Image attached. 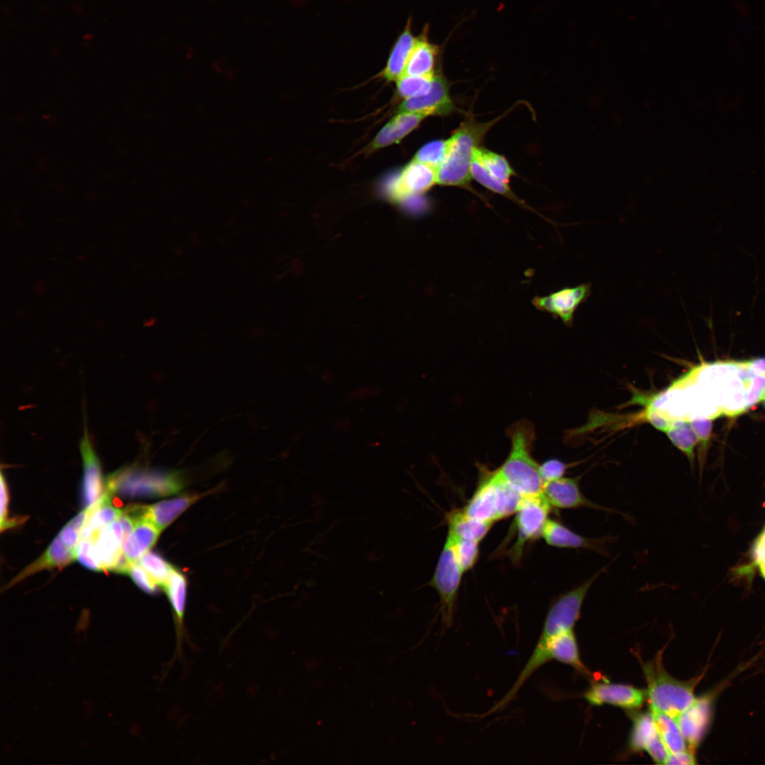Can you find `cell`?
Returning a JSON list of instances; mask_svg holds the SVG:
<instances>
[{
	"instance_id": "27",
	"label": "cell",
	"mask_w": 765,
	"mask_h": 765,
	"mask_svg": "<svg viewBox=\"0 0 765 765\" xmlns=\"http://www.w3.org/2000/svg\"><path fill=\"white\" fill-rule=\"evenodd\" d=\"M492 475L495 487L498 519L500 520L516 514L525 496L505 481L497 470L492 471Z\"/></svg>"
},
{
	"instance_id": "18",
	"label": "cell",
	"mask_w": 765,
	"mask_h": 765,
	"mask_svg": "<svg viewBox=\"0 0 765 765\" xmlns=\"http://www.w3.org/2000/svg\"><path fill=\"white\" fill-rule=\"evenodd\" d=\"M427 116L419 113H397L378 132L375 138L366 148L367 153L399 142L402 138L418 127Z\"/></svg>"
},
{
	"instance_id": "43",
	"label": "cell",
	"mask_w": 765,
	"mask_h": 765,
	"mask_svg": "<svg viewBox=\"0 0 765 765\" xmlns=\"http://www.w3.org/2000/svg\"><path fill=\"white\" fill-rule=\"evenodd\" d=\"M696 764V757L691 749L670 752L665 761V764L691 765Z\"/></svg>"
},
{
	"instance_id": "5",
	"label": "cell",
	"mask_w": 765,
	"mask_h": 765,
	"mask_svg": "<svg viewBox=\"0 0 765 765\" xmlns=\"http://www.w3.org/2000/svg\"><path fill=\"white\" fill-rule=\"evenodd\" d=\"M463 572L455 556L453 536L448 532L434 573L429 582V585L439 596L442 621L446 627L453 624L455 604Z\"/></svg>"
},
{
	"instance_id": "3",
	"label": "cell",
	"mask_w": 765,
	"mask_h": 765,
	"mask_svg": "<svg viewBox=\"0 0 765 765\" xmlns=\"http://www.w3.org/2000/svg\"><path fill=\"white\" fill-rule=\"evenodd\" d=\"M497 120L478 123L468 119L448 139L446 156L436 169L437 183L465 186L471 178L473 149Z\"/></svg>"
},
{
	"instance_id": "29",
	"label": "cell",
	"mask_w": 765,
	"mask_h": 765,
	"mask_svg": "<svg viewBox=\"0 0 765 765\" xmlns=\"http://www.w3.org/2000/svg\"><path fill=\"white\" fill-rule=\"evenodd\" d=\"M665 433L673 445L681 450L693 464L695 455L694 449L698 444V439L689 421H673Z\"/></svg>"
},
{
	"instance_id": "19",
	"label": "cell",
	"mask_w": 765,
	"mask_h": 765,
	"mask_svg": "<svg viewBox=\"0 0 765 765\" xmlns=\"http://www.w3.org/2000/svg\"><path fill=\"white\" fill-rule=\"evenodd\" d=\"M412 18L409 17L403 30L394 42L385 68L379 76L387 81H397L404 74L409 55L416 41L412 31Z\"/></svg>"
},
{
	"instance_id": "28",
	"label": "cell",
	"mask_w": 765,
	"mask_h": 765,
	"mask_svg": "<svg viewBox=\"0 0 765 765\" xmlns=\"http://www.w3.org/2000/svg\"><path fill=\"white\" fill-rule=\"evenodd\" d=\"M656 727L669 752L686 749L687 744L674 718L650 709Z\"/></svg>"
},
{
	"instance_id": "30",
	"label": "cell",
	"mask_w": 765,
	"mask_h": 765,
	"mask_svg": "<svg viewBox=\"0 0 765 765\" xmlns=\"http://www.w3.org/2000/svg\"><path fill=\"white\" fill-rule=\"evenodd\" d=\"M477 147L473 149L470 168L471 176L489 190L521 203L508 184L502 182L489 172L477 152Z\"/></svg>"
},
{
	"instance_id": "17",
	"label": "cell",
	"mask_w": 765,
	"mask_h": 765,
	"mask_svg": "<svg viewBox=\"0 0 765 765\" xmlns=\"http://www.w3.org/2000/svg\"><path fill=\"white\" fill-rule=\"evenodd\" d=\"M124 533L119 519L96 533V547L101 571L114 572L123 555Z\"/></svg>"
},
{
	"instance_id": "2",
	"label": "cell",
	"mask_w": 765,
	"mask_h": 765,
	"mask_svg": "<svg viewBox=\"0 0 765 765\" xmlns=\"http://www.w3.org/2000/svg\"><path fill=\"white\" fill-rule=\"evenodd\" d=\"M183 486V477L177 471L133 465L109 475L104 482V490L127 499L151 498L175 494Z\"/></svg>"
},
{
	"instance_id": "21",
	"label": "cell",
	"mask_w": 765,
	"mask_h": 765,
	"mask_svg": "<svg viewBox=\"0 0 765 765\" xmlns=\"http://www.w3.org/2000/svg\"><path fill=\"white\" fill-rule=\"evenodd\" d=\"M428 27L416 36V41L409 55L403 76H433L439 47L428 38Z\"/></svg>"
},
{
	"instance_id": "13",
	"label": "cell",
	"mask_w": 765,
	"mask_h": 765,
	"mask_svg": "<svg viewBox=\"0 0 765 765\" xmlns=\"http://www.w3.org/2000/svg\"><path fill=\"white\" fill-rule=\"evenodd\" d=\"M683 737L692 750L703 740L711 720V701L708 696L696 698L675 718Z\"/></svg>"
},
{
	"instance_id": "45",
	"label": "cell",
	"mask_w": 765,
	"mask_h": 765,
	"mask_svg": "<svg viewBox=\"0 0 765 765\" xmlns=\"http://www.w3.org/2000/svg\"><path fill=\"white\" fill-rule=\"evenodd\" d=\"M742 363L752 374L765 375V358L743 361Z\"/></svg>"
},
{
	"instance_id": "6",
	"label": "cell",
	"mask_w": 765,
	"mask_h": 765,
	"mask_svg": "<svg viewBox=\"0 0 765 765\" xmlns=\"http://www.w3.org/2000/svg\"><path fill=\"white\" fill-rule=\"evenodd\" d=\"M551 509L543 493L524 497L516 513L514 525L517 539L510 550V557L516 563L520 561L526 544L541 537Z\"/></svg>"
},
{
	"instance_id": "7",
	"label": "cell",
	"mask_w": 765,
	"mask_h": 765,
	"mask_svg": "<svg viewBox=\"0 0 765 765\" xmlns=\"http://www.w3.org/2000/svg\"><path fill=\"white\" fill-rule=\"evenodd\" d=\"M591 292V284L584 283L562 288L546 296L536 297L532 302L538 310L560 319L565 325L571 327L577 310L587 301Z\"/></svg>"
},
{
	"instance_id": "38",
	"label": "cell",
	"mask_w": 765,
	"mask_h": 765,
	"mask_svg": "<svg viewBox=\"0 0 765 765\" xmlns=\"http://www.w3.org/2000/svg\"><path fill=\"white\" fill-rule=\"evenodd\" d=\"M128 574L134 582L146 593L150 594L157 593L159 586L138 562L130 566Z\"/></svg>"
},
{
	"instance_id": "4",
	"label": "cell",
	"mask_w": 765,
	"mask_h": 765,
	"mask_svg": "<svg viewBox=\"0 0 765 765\" xmlns=\"http://www.w3.org/2000/svg\"><path fill=\"white\" fill-rule=\"evenodd\" d=\"M643 670L647 684L646 698L650 709L675 718L696 700L693 681H683L674 679L665 671L657 659L646 663Z\"/></svg>"
},
{
	"instance_id": "40",
	"label": "cell",
	"mask_w": 765,
	"mask_h": 765,
	"mask_svg": "<svg viewBox=\"0 0 765 765\" xmlns=\"http://www.w3.org/2000/svg\"><path fill=\"white\" fill-rule=\"evenodd\" d=\"M765 394V375H753L747 388V402L748 408L763 400Z\"/></svg>"
},
{
	"instance_id": "20",
	"label": "cell",
	"mask_w": 765,
	"mask_h": 765,
	"mask_svg": "<svg viewBox=\"0 0 765 765\" xmlns=\"http://www.w3.org/2000/svg\"><path fill=\"white\" fill-rule=\"evenodd\" d=\"M160 531L145 516L139 520L131 533L124 540L123 557L132 565L146 553L157 542Z\"/></svg>"
},
{
	"instance_id": "26",
	"label": "cell",
	"mask_w": 765,
	"mask_h": 765,
	"mask_svg": "<svg viewBox=\"0 0 765 765\" xmlns=\"http://www.w3.org/2000/svg\"><path fill=\"white\" fill-rule=\"evenodd\" d=\"M112 496L109 492L103 491L98 499L97 509L88 518L81 530V538L96 533L103 527L121 516L123 510L112 504Z\"/></svg>"
},
{
	"instance_id": "10",
	"label": "cell",
	"mask_w": 765,
	"mask_h": 765,
	"mask_svg": "<svg viewBox=\"0 0 765 765\" xmlns=\"http://www.w3.org/2000/svg\"><path fill=\"white\" fill-rule=\"evenodd\" d=\"M646 692L630 685L599 681L593 684L584 694L591 704H610L622 708L634 709L642 706Z\"/></svg>"
},
{
	"instance_id": "12",
	"label": "cell",
	"mask_w": 765,
	"mask_h": 765,
	"mask_svg": "<svg viewBox=\"0 0 765 765\" xmlns=\"http://www.w3.org/2000/svg\"><path fill=\"white\" fill-rule=\"evenodd\" d=\"M542 493L552 507L559 509L589 508L616 512L589 500L582 493L578 477H562L543 484Z\"/></svg>"
},
{
	"instance_id": "11",
	"label": "cell",
	"mask_w": 765,
	"mask_h": 765,
	"mask_svg": "<svg viewBox=\"0 0 765 765\" xmlns=\"http://www.w3.org/2000/svg\"><path fill=\"white\" fill-rule=\"evenodd\" d=\"M630 747L634 751H645L656 764H665L669 751L656 727L650 711L633 718Z\"/></svg>"
},
{
	"instance_id": "15",
	"label": "cell",
	"mask_w": 765,
	"mask_h": 765,
	"mask_svg": "<svg viewBox=\"0 0 765 765\" xmlns=\"http://www.w3.org/2000/svg\"><path fill=\"white\" fill-rule=\"evenodd\" d=\"M80 451L83 461L81 502L84 508L94 504L102 496L103 482L100 462L86 434L81 441Z\"/></svg>"
},
{
	"instance_id": "35",
	"label": "cell",
	"mask_w": 765,
	"mask_h": 765,
	"mask_svg": "<svg viewBox=\"0 0 765 765\" xmlns=\"http://www.w3.org/2000/svg\"><path fill=\"white\" fill-rule=\"evenodd\" d=\"M448 149V140L430 142L421 147L412 160L437 169L443 162Z\"/></svg>"
},
{
	"instance_id": "33",
	"label": "cell",
	"mask_w": 765,
	"mask_h": 765,
	"mask_svg": "<svg viewBox=\"0 0 765 765\" xmlns=\"http://www.w3.org/2000/svg\"><path fill=\"white\" fill-rule=\"evenodd\" d=\"M448 533L453 536L454 551L463 571L465 572L470 570L475 565L479 556V542L457 537L450 531Z\"/></svg>"
},
{
	"instance_id": "22",
	"label": "cell",
	"mask_w": 765,
	"mask_h": 765,
	"mask_svg": "<svg viewBox=\"0 0 765 765\" xmlns=\"http://www.w3.org/2000/svg\"><path fill=\"white\" fill-rule=\"evenodd\" d=\"M76 558V550L71 548L57 535L45 552L14 578L10 585L45 569L62 568Z\"/></svg>"
},
{
	"instance_id": "31",
	"label": "cell",
	"mask_w": 765,
	"mask_h": 765,
	"mask_svg": "<svg viewBox=\"0 0 765 765\" xmlns=\"http://www.w3.org/2000/svg\"><path fill=\"white\" fill-rule=\"evenodd\" d=\"M137 562L157 584L162 587L164 586L174 570L161 555L154 552H146Z\"/></svg>"
},
{
	"instance_id": "44",
	"label": "cell",
	"mask_w": 765,
	"mask_h": 765,
	"mask_svg": "<svg viewBox=\"0 0 765 765\" xmlns=\"http://www.w3.org/2000/svg\"><path fill=\"white\" fill-rule=\"evenodd\" d=\"M647 420L653 426L655 429L665 432L670 426L672 421H669L664 416H662L655 411L647 409Z\"/></svg>"
},
{
	"instance_id": "16",
	"label": "cell",
	"mask_w": 765,
	"mask_h": 765,
	"mask_svg": "<svg viewBox=\"0 0 765 765\" xmlns=\"http://www.w3.org/2000/svg\"><path fill=\"white\" fill-rule=\"evenodd\" d=\"M482 470L481 479L475 492L462 509L469 517L494 523L499 519L492 471Z\"/></svg>"
},
{
	"instance_id": "41",
	"label": "cell",
	"mask_w": 765,
	"mask_h": 765,
	"mask_svg": "<svg viewBox=\"0 0 765 765\" xmlns=\"http://www.w3.org/2000/svg\"><path fill=\"white\" fill-rule=\"evenodd\" d=\"M1 492L0 528L1 531H3L4 530H6L8 528L16 526L18 522H21L22 520H18V518L13 520L8 517L9 496L7 484L2 473L1 474Z\"/></svg>"
},
{
	"instance_id": "23",
	"label": "cell",
	"mask_w": 765,
	"mask_h": 765,
	"mask_svg": "<svg viewBox=\"0 0 765 765\" xmlns=\"http://www.w3.org/2000/svg\"><path fill=\"white\" fill-rule=\"evenodd\" d=\"M197 499L196 496H183L147 506V516L162 531Z\"/></svg>"
},
{
	"instance_id": "47",
	"label": "cell",
	"mask_w": 765,
	"mask_h": 765,
	"mask_svg": "<svg viewBox=\"0 0 765 765\" xmlns=\"http://www.w3.org/2000/svg\"><path fill=\"white\" fill-rule=\"evenodd\" d=\"M764 399H765V394H764V399H763V400H764Z\"/></svg>"
},
{
	"instance_id": "8",
	"label": "cell",
	"mask_w": 765,
	"mask_h": 765,
	"mask_svg": "<svg viewBox=\"0 0 765 765\" xmlns=\"http://www.w3.org/2000/svg\"><path fill=\"white\" fill-rule=\"evenodd\" d=\"M437 183L436 169L412 160L387 184L389 196L402 200L428 191Z\"/></svg>"
},
{
	"instance_id": "34",
	"label": "cell",
	"mask_w": 765,
	"mask_h": 765,
	"mask_svg": "<svg viewBox=\"0 0 765 765\" xmlns=\"http://www.w3.org/2000/svg\"><path fill=\"white\" fill-rule=\"evenodd\" d=\"M435 74L433 76H402L396 81L397 91L404 99L424 94L430 89Z\"/></svg>"
},
{
	"instance_id": "36",
	"label": "cell",
	"mask_w": 765,
	"mask_h": 765,
	"mask_svg": "<svg viewBox=\"0 0 765 765\" xmlns=\"http://www.w3.org/2000/svg\"><path fill=\"white\" fill-rule=\"evenodd\" d=\"M76 559L89 570L101 571L96 547V533L80 539L76 550Z\"/></svg>"
},
{
	"instance_id": "1",
	"label": "cell",
	"mask_w": 765,
	"mask_h": 765,
	"mask_svg": "<svg viewBox=\"0 0 765 765\" xmlns=\"http://www.w3.org/2000/svg\"><path fill=\"white\" fill-rule=\"evenodd\" d=\"M511 449L504 463L497 470L500 476L524 496L542 494L543 482L539 464L532 455L535 439L533 424L521 419L508 430Z\"/></svg>"
},
{
	"instance_id": "14",
	"label": "cell",
	"mask_w": 765,
	"mask_h": 765,
	"mask_svg": "<svg viewBox=\"0 0 765 765\" xmlns=\"http://www.w3.org/2000/svg\"><path fill=\"white\" fill-rule=\"evenodd\" d=\"M541 537L545 543L560 548L589 549L607 555V543L612 537L591 538L581 536L570 530L560 522L548 518L543 528Z\"/></svg>"
},
{
	"instance_id": "32",
	"label": "cell",
	"mask_w": 765,
	"mask_h": 765,
	"mask_svg": "<svg viewBox=\"0 0 765 765\" xmlns=\"http://www.w3.org/2000/svg\"><path fill=\"white\" fill-rule=\"evenodd\" d=\"M477 152L487 169L495 178L508 184L515 173L506 159L484 148L477 147Z\"/></svg>"
},
{
	"instance_id": "25",
	"label": "cell",
	"mask_w": 765,
	"mask_h": 765,
	"mask_svg": "<svg viewBox=\"0 0 765 765\" xmlns=\"http://www.w3.org/2000/svg\"><path fill=\"white\" fill-rule=\"evenodd\" d=\"M164 588L174 613L177 640L179 641L182 638L183 630L187 593L186 578L181 572L174 569Z\"/></svg>"
},
{
	"instance_id": "39",
	"label": "cell",
	"mask_w": 765,
	"mask_h": 765,
	"mask_svg": "<svg viewBox=\"0 0 765 765\" xmlns=\"http://www.w3.org/2000/svg\"><path fill=\"white\" fill-rule=\"evenodd\" d=\"M568 465L557 459H550L539 465L543 484L563 477Z\"/></svg>"
},
{
	"instance_id": "24",
	"label": "cell",
	"mask_w": 765,
	"mask_h": 765,
	"mask_svg": "<svg viewBox=\"0 0 765 765\" xmlns=\"http://www.w3.org/2000/svg\"><path fill=\"white\" fill-rule=\"evenodd\" d=\"M448 531L457 537L482 540L493 523L475 519L467 516L463 509H454L447 515Z\"/></svg>"
},
{
	"instance_id": "46",
	"label": "cell",
	"mask_w": 765,
	"mask_h": 765,
	"mask_svg": "<svg viewBox=\"0 0 765 765\" xmlns=\"http://www.w3.org/2000/svg\"><path fill=\"white\" fill-rule=\"evenodd\" d=\"M763 401L764 402V406H765V399H764V400H763Z\"/></svg>"
},
{
	"instance_id": "42",
	"label": "cell",
	"mask_w": 765,
	"mask_h": 765,
	"mask_svg": "<svg viewBox=\"0 0 765 765\" xmlns=\"http://www.w3.org/2000/svg\"><path fill=\"white\" fill-rule=\"evenodd\" d=\"M752 557L754 564L759 567L761 576L765 579V528L754 544Z\"/></svg>"
},
{
	"instance_id": "9",
	"label": "cell",
	"mask_w": 765,
	"mask_h": 765,
	"mask_svg": "<svg viewBox=\"0 0 765 765\" xmlns=\"http://www.w3.org/2000/svg\"><path fill=\"white\" fill-rule=\"evenodd\" d=\"M455 110L447 80L441 74H435L430 89L424 94L406 98L397 108V113H419L426 116L446 115Z\"/></svg>"
},
{
	"instance_id": "37",
	"label": "cell",
	"mask_w": 765,
	"mask_h": 765,
	"mask_svg": "<svg viewBox=\"0 0 765 765\" xmlns=\"http://www.w3.org/2000/svg\"><path fill=\"white\" fill-rule=\"evenodd\" d=\"M699 444V461L701 465L705 458L712 430V419L709 418H695L689 420Z\"/></svg>"
}]
</instances>
